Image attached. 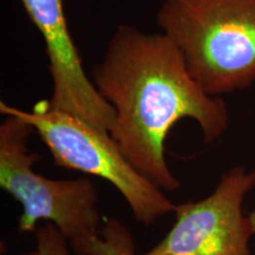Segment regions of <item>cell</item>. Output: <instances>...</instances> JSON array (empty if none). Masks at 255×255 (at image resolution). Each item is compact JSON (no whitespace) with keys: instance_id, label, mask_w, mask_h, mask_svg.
I'll list each match as a JSON object with an SVG mask.
<instances>
[{"instance_id":"1","label":"cell","mask_w":255,"mask_h":255,"mask_svg":"<svg viewBox=\"0 0 255 255\" xmlns=\"http://www.w3.org/2000/svg\"><path fill=\"white\" fill-rule=\"evenodd\" d=\"M92 82L115 110L110 136L132 167L163 191L181 187L165 158V141L175 124L194 120L208 144L228 128L225 101L197 84L162 32L119 25L92 70Z\"/></svg>"},{"instance_id":"2","label":"cell","mask_w":255,"mask_h":255,"mask_svg":"<svg viewBox=\"0 0 255 255\" xmlns=\"http://www.w3.org/2000/svg\"><path fill=\"white\" fill-rule=\"evenodd\" d=\"M156 23L208 95L255 82V0H163Z\"/></svg>"},{"instance_id":"3","label":"cell","mask_w":255,"mask_h":255,"mask_svg":"<svg viewBox=\"0 0 255 255\" xmlns=\"http://www.w3.org/2000/svg\"><path fill=\"white\" fill-rule=\"evenodd\" d=\"M33 132L32 126L12 115L0 124V187L23 207L19 231L36 232L39 221L51 222L70 247L100 237L104 222L94 181L55 180L38 174L33 165L39 156L28 150Z\"/></svg>"},{"instance_id":"4","label":"cell","mask_w":255,"mask_h":255,"mask_svg":"<svg viewBox=\"0 0 255 255\" xmlns=\"http://www.w3.org/2000/svg\"><path fill=\"white\" fill-rule=\"evenodd\" d=\"M0 113L24 120L45 143L55 163L94 175L110 182L142 225H154L174 213L175 207L163 190L132 167L109 133L97 130L73 115L51 110L40 102L25 111L0 102Z\"/></svg>"},{"instance_id":"5","label":"cell","mask_w":255,"mask_h":255,"mask_svg":"<svg viewBox=\"0 0 255 255\" xmlns=\"http://www.w3.org/2000/svg\"><path fill=\"white\" fill-rule=\"evenodd\" d=\"M255 187V170L229 169L205 199L176 205L168 234L142 255H253L254 235L245 197Z\"/></svg>"},{"instance_id":"6","label":"cell","mask_w":255,"mask_h":255,"mask_svg":"<svg viewBox=\"0 0 255 255\" xmlns=\"http://www.w3.org/2000/svg\"><path fill=\"white\" fill-rule=\"evenodd\" d=\"M45 43L52 96L51 110L78 117L104 133L115 124V110L90 81L66 23L64 0H20Z\"/></svg>"},{"instance_id":"7","label":"cell","mask_w":255,"mask_h":255,"mask_svg":"<svg viewBox=\"0 0 255 255\" xmlns=\"http://www.w3.org/2000/svg\"><path fill=\"white\" fill-rule=\"evenodd\" d=\"M71 250L77 255H136V244L120 220L109 219L102 226L100 237L73 245Z\"/></svg>"},{"instance_id":"8","label":"cell","mask_w":255,"mask_h":255,"mask_svg":"<svg viewBox=\"0 0 255 255\" xmlns=\"http://www.w3.org/2000/svg\"><path fill=\"white\" fill-rule=\"evenodd\" d=\"M37 247L25 255H71L69 241L53 223L46 222L36 229Z\"/></svg>"},{"instance_id":"9","label":"cell","mask_w":255,"mask_h":255,"mask_svg":"<svg viewBox=\"0 0 255 255\" xmlns=\"http://www.w3.org/2000/svg\"><path fill=\"white\" fill-rule=\"evenodd\" d=\"M248 216H250V220H251V223H252V228H253V232L255 234V210H253V212H252Z\"/></svg>"}]
</instances>
